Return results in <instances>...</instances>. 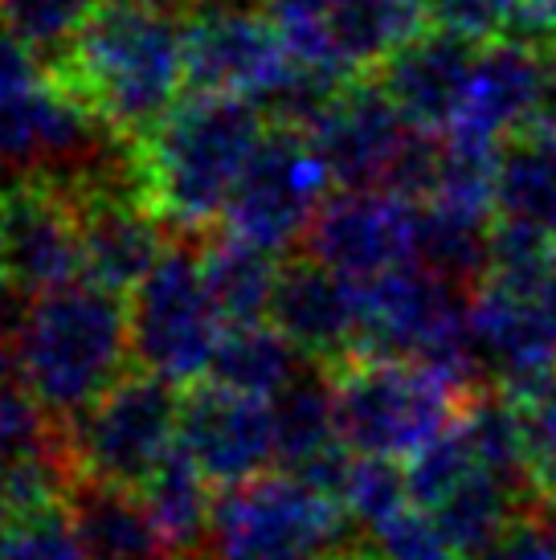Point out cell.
<instances>
[{
    "instance_id": "1",
    "label": "cell",
    "mask_w": 556,
    "mask_h": 560,
    "mask_svg": "<svg viewBox=\"0 0 556 560\" xmlns=\"http://www.w3.org/2000/svg\"><path fill=\"white\" fill-rule=\"evenodd\" d=\"M49 79L78 94L127 143H143L188 91L185 16L107 0Z\"/></svg>"
},
{
    "instance_id": "2",
    "label": "cell",
    "mask_w": 556,
    "mask_h": 560,
    "mask_svg": "<svg viewBox=\"0 0 556 560\" xmlns=\"http://www.w3.org/2000/svg\"><path fill=\"white\" fill-rule=\"evenodd\" d=\"M266 115L242 94L188 91L139 143L143 192L172 234L205 237L225 218L233 185L266 136Z\"/></svg>"
},
{
    "instance_id": "3",
    "label": "cell",
    "mask_w": 556,
    "mask_h": 560,
    "mask_svg": "<svg viewBox=\"0 0 556 560\" xmlns=\"http://www.w3.org/2000/svg\"><path fill=\"white\" fill-rule=\"evenodd\" d=\"M131 303L91 279L33 295L21 331V385L58 421L82 413L127 376Z\"/></svg>"
},
{
    "instance_id": "4",
    "label": "cell",
    "mask_w": 556,
    "mask_h": 560,
    "mask_svg": "<svg viewBox=\"0 0 556 560\" xmlns=\"http://www.w3.org/2000/svg\"><path fill=\"white\" fill-rule=\"evenodd\" d=\"M348 548V512L294 470H263L213 499L209 560H332Z\"/></svg>"
},
{
    "instance_id": "5",
    "label": "cell",
    "mask_w": 556,
    "mask_h": 560,
    "mask_svg": "<svg viewBox=\"0 0 556 560\" xmlns=\"http://www.w3.org/2000/svg\"><path fill=\"white\" fill-rule=\"evenodd\" d=\"M327 373L344 446L397 463L447 434L471 397L414 360H348Z\"/></svg>"
},
{
    "instance_id": "6",
    "label": "cell",
    "mask_w": 556,
    "mask_h": 560,
    "mask_svg": "<svg viewBox=\"0 0 556 560\" xmlns=\"http://www.w3.org/2000/svg\"><path fill=\"white\" fill-rule=\"evenodd\" d=\"M131 352L143 373L176 389L201 385L213 369L225 319L205 282L201 249L193 237L176 234L152 275L131 291Z\"/></svg>"
},
{
    "instance_id": "7",
    "label": "cell",
    "mask_w": 556,
    "mask_h": 560,
    "mask_svg": "<svg viewBox=\"0 0 556 560\" xmlns=\"http://www.w3.org/2000/svg\"><path fill=\"white\" fill-rule=\"evenodd\" d=\"M181 438V389L152 373H127L94 405L66 418L74 482L139 491Z\"/></svg>"
},
{
    "instance_id": "8",
    "label": "cell",
    "mask_w": 556,
    "mask_h": 560,
    "mask_svg": "<svg viewBox=\"0 0 556 560\" xmlns=\"http://www.w3.org/2000/svg\"><path fill=\"white\" fill-rule=\"evenodd\" d=\"M336 185L308 131L270 124L225 205V230L250 246L287 254L303 246L311 221Z\"/></svg>"
},
{
    "instance_id": "9",
    "label": "cell",
    "mask_w": 556,
    "mask_h": 560,
    "mask_svg": "<svg viewBox=\"0 0 556 560\" xmlns=\"http://www.w3.org/2000/svg\"><path fill=\"white\" fill-rule=\"evenodd\" d=\"M544 115H556L553 49L528 37H495L475 54L463 107L447 136L503 148Z\"/></svg>"
},
{
    "instance_id": "10",
    "label": "cell",
    "mask_w": 556,
    "mask_h": 560,
    "mask_svg": "<svg viewBox=\"0 0 556 560\" xmlns=\"http://www.w3.org/2000/svg\"><path fill=\"white\" fill-rule=\"evenodd\" d=\"M0 275L30 295L82 279L78 209L62 185L16 176L0 188Z\"/></svg>"
},
{
    "instance_id": "11",
    "label": "cell",
    "mask_w": 556,
    "mask_h": 560,
    "mask_svg": "<svg viewBox=\"0 0 556 560\" xmlns=\"http://www.w3.org/2000/svg\"><path fill=\"white\" fill-rule=\"evenodd\" d=\"M417 225V201H405L389 188H340L311 221L303 254L348 275L352 282H369L393 266L414 262Z\"/></svg>"
},
{
    "instance_id": "12",
    "label": "cell",
    "mask_w": 556,
    "mask_h": 560,
    "mask_svg": "<svg viewBox=\"0 0 556 560\" xmlns=\"http://www.w3.org/2000/svg\"><path fill=\"white\" fill-rule=\"evenodd\" d=\"M82 234V279L131 295L172 246L169 221L148 201L139 180L70 188Z\"/></svg>"
},
{
    "instance_id": "13",
    "label": "cell",
    "mask_w": 556,
    "mask_h": 560,
    "mask_svg": "<svg viewBox=\"0 0 556 560\" xmlns=\"http://www.w3.org/2000/svg\"><path fill=\"white\" fill-rule=\"evenodd\" d=\"M291 49L278 25L258 9H221L185 16L188 91L242 94L254 107L291 70Z\"/></svg>"
},
{
    "instance_id": "14",
    "label": "cell",
    "mask_w": 556,
    "mask_h": 560,
    "mask_svg": "<svg viewBox=\"0 0 556 560\" xmlns=\"http://www.w3.org/2000/svg\"><path fill=\"white\" fill-rule=\"evenodd\" d=\"M197 467L221 487L246 482L278 463L275 418L266 397L233 393L217 381L181 389V438Z\"/></svg>"
},
{
    "instance_id": "15",
    "label": "cell",
    "mask_w": 556,
    "mask_h": 560,
    "mask_svg": "<svg viewBox=\"0 0 556 560\" xmlns=\"http://www.w3.org/2000/svg\"><path fill=\"white\" fill-rule=\"evenodd\" d=\"M270 324L299 348V357L320 369H340L360 336V282L324 266L320 258H291L278 266Z\"/></svg>"
},
{
    "instance_id": "16",
    "label": "cell",
    "mask_w": 556,
    "mask_h": 560,
    "mask_svg": "<svg viewBox=\"0 0 556 560\" xmlns=\"http://www.w3.org/2000/svg\"><path fill=\"white\" fill-rule=\"evenodd\" d=\"M308 136L340 188H381L409 136V124L393 107L381 79L369 74L348 82Z\"/></svg>"
},
{
    "instance_id": "17",
    "label": "cell",
    "mask_w": 556,
    "mask_h": 560,
    "mask_svg": "<svg viewBox=\"0 0 556 560\" xmlns=\"http://www.w3.org/2000/svg\"><path fill=\"white\" fill-rule=\"evenodd\" d=\"M475 54H479V42L442 25H426L377 70V79L409 127L450 131L463 107Z\"/></svg>"
},
{
    "instance_id": "18",
    "label": "cell",
    "mask_w": 556,
    "mask_h": 560,
    "mask_svg": "<svg viewBox=\"0 0 556 560\" xmlns=\"http://www.w3.org/2000/svg\"><path fill=\"white\" fill-rule=\"evenodd\" d=\"M209 475L197 467V458L176 442L164 463L143 479L139 499L152 515L155 532L172 560H201L209 548V528H213V499L209 495Z\"/></svg>"
},
{
    "instance_id": "19",
    "label": "cell",
    "mask_w": 556,
    "mask_h": 560,
    "mask_svg": "<svg viewBox=\"0 0 556 560\" xmlns=\"http://www.w3.org/2000/svg\"><path fill=\"white\" fill-rule=\"evenodd\" d=\"M66 508L91 560H172L139 491L78 479Z\"/></svg>"
},
{
    "instance_id": "20",
    "label": "cell",
    "mask_w": 556,
    "mask_h": 560,
    "mask_svg": "<svg viewBox=\"0 0 556 560\" xmlns=\"http://www.w3.org/2000/svg\"><path fill=\"white\" fill-rule=\"evenodd\" d=\"M270 418H275L278 463L287 470H303L311 458L340 446L332 373L303 360V369L270 397Z\"/></svg>"
},
{
    "instance_id": "21",
    "label": "cell",
    "mask_w": 556,
    "mask_h": 560,
    "mask_svg": "<svg viewBox=\"0 0 556 560\" xmlns=\"http://www.w3.org/2000/svg\"><path fill=\"white\" fill-rule=\"evenodd\" d=\"M499 218H516L556 237V115L499 148Z\"/></svg>"
},
{
    "instance_id": "22",
    "label": "cell",
    "mask_w": 556,
    "mask_h": 560,
    "mask_svg": "<svg viewBox=\"0 0 556 560\" xmlns=\"http://www.w3.org/2000/svg\"><path fill=\"white\" fill-rule=\"evenodd\" d=\"M528 508H532V499L524 491H516L511 482L495 479L487 470H475L438 508H430V515L454 557L483 560Z\"/></svg>"
},
{
    "instance_id": "23",
    "label": "cell",
    "mask_w": 556,
    "mask_h": 560,
    "mask_svg": "<svg viewBox=\"0 0 556 560\" xmlns=\"http://www.w3.org/2000/svg\"><path fill=\"white\" fill-rule=\"evenodd\" d=\"M278 254L258 249L225 234H205L201 242V266L209 295H213L217 312L225 324H254L270 315V299H275L278 282Z\"/></svg>"
},
{
    "instance_id": "24",
    "label": "cell",
    "mask_w": 556,
    "mask_h": 560,
    "mask_svg": "<svg viewBox=\"0 0 556 560\" xmlns=\"http://www.w3.org/2000/svg\"><path fill=\"white\" fill-rule=\"evenodd\" d=\"M299 348H294L270 319H254V324H225L221 343L213 352V369L205 381H217L233 393L246 397H275L287 381H291L303 364H299Z\"/></svg>"
},
{
    "instance_id": "25",
    "label": "cell",
    "mask_w": 556,
    "mask_h": 560,
    "mask_svg": "<svg viewBox=\"0 0 556 560\" xmlns=\"http://www.w3.org/2000/svg\"><path fill=\"white\" fill-rule=\"evenodd\" d=\"M414 262L442 275L459 291L479 287L491 275V218L459 213L447 205H421Z\"/></svg>"
},
{
    "instance_id": "26",
    "label": "cell",
    "mask_w": 556,
    "mask_h": 560,
    "mask_svg": "<svg viewBox=\"0 0 556 560\" xmlns=\"http://www.w3.org/2000/svg\"><path fill=\"white\" fill-rule=\"evenodd\" d=\"M103 4L107 0H0V21L37 49L42 62L58 66Z\"/></svg>"
},
{
    "instance_id": "27",
    "label": "cell",
    "mask_w": 556,
    "mask_h": 560,
    "mask_svg": "<svg viewBox=\"0 0 556 560\" xmlns=\"http://www.w3.org/2000/svg\"><path fill=\"white\" fill-rule=\"evenodd\" d=\"M340 503L348 520L372 536L381 524H389L393 515H402L414 503L405 467L397 458H372V454L352 451V467H348V479H344Z\"/></svg>"
},
{
    "instance_id": "28",
    "label": "cell",
    "mask_w": 556,
    "mask_h": 560,
    "mask_svg": "<svg viewBox=\"0 0 556 560\" xmlns=\"http://www.w3.org/2000/svg\"><path fill=\"white\" fill-rule=\"evenodd\" d=\"M520 409L524 438V475L532 491V508L556 515V376L536 385L524 397H511Z\"/></svg>"
},
{
    "instance_id": "29",
    "label": "cell",
    "mask_w": 556,
    "mask_h": 560,
    "mask_svg": "<svg viewBox=\"0 0 556 560\" xmlns=\"http://www.w3.org/2000/svg\"><path fill=\"white\" fill-rule=\"evenodd\" d=\"M0 557L4 560H91L66 503L25 515H0Z\"/></svg>"
},
{
    "instance_id": "30",
    "label": "cell",
    "mask_w": 556,
    "mask_h": 560,
    "mask_svg": "<svg viewBox=\"0 0 556 560\" xmlns=\"http://www.w3.org/2000/svg\"><path fill=\"white\" fill-rule=\"evenodd\" d=\"M475 458H471V446H466L459 421L450 425L447 434H438L433 442H426L417 454L405 458V479H409V495H414L417 508H438L442 499L475 475Z\"/></svg>"
},
{
    "instance_id": "31",
    "label": "cell",
    "mask_w": 556,
    "mask_h": 560,
    "mask_svg": "<svg viewBox=\"0 0 556 560\" xmlns=\"http://www.w3.org/2000/svg\"><path fill=\"white\" fill-rule=\"evenodd\" d=\"M49 82V66L42 62V54L25 46L4 21H0V110L25 103L30 94H37Z\"/></svg>"
},
{
    "instance_id": "32",
    "label": "cell",
    "mask_w": 556,
    "mask_h": 560,
    "mask_svg": "<svg viewBox=\"0 0 556 560\" xmlns=\"http://www.w3.org/2000/svg\"><path fill=\"white\" fill-rule=\"evenodd\" d=\"M483 560H556V515L528 508Z\"/></svg>"
},
{
    "instance_id": "33",
    "label": "cell",
    "mask_w": 556,
    "mask_h": 560,
    "mask_svg": "<svg viewBox=\"0 0 556 560\" xmlns=\"http://www.w3.org/2000/svg\"><path fill=\"white\" fill-rule=\"evenodd\" d=\"M336 9V0H263V13L275 21L282 33L311 30Z\"/></svg>"
},
{
    "instance_id": "34",
    "label": "cell",
    "mask_w": 556,
    "mask_h": 560,
    "mask_svg": "<svg viewBox=\"0 0 556 560\" xmlns=\"http://www.w3.org/2000/svg\"><path fill=\"white\" fill-rule=\"evenodd\" d=\"M16 458H21V451H16V438H13V430L4 425V418H0V491H4L9 470H13Z\"/></svg>"
},
{
    "instance_id": "35",
    "label": "cell",
    "mask_w": 556,
    "mask_h": 560,
    "mask_svg": "<svg viewBox=\"0 0 556 560\" xmlns=\"http://www.w3.org/2000/svg\"><path fill=\"white\" fill-rule=\"evenodd\" d=\"M263 0H193V13H221V9H258Z\"/></svg>"
},
{
    "instance_id": "36",
    "label": "cell",
    "mask_w": 556,
    "mask_h": 560,
    "mask_svg": "<svg viewBox=\"0 0 556 560\" xmlns=\"http://www.w3.org/2000/svg\"><path fill=\"white\" fill-rule=\"evenodd\" d=\"M131 4H143V9L172 13V16H193V0H131Z\"/></svg>"
},
{
    "instance_id": "37",
    "label": "cell",
    "mask_w": 556,
    "mask_h": 560,
    "mask_svg": "<svg viewBox=\"0 0 556 560\" xmlns=\"http://www.w3.org/2000/svg\"><path fill=\"white\" fill-rule=\"evenodd\" d=\"M332 560H381V552L377 548H340Z\"/></svg>"
},
{
    "instance_id": "38",
    "label": "cell",
    "mask_w": 556,
    "mask_h": 560,
    "mask_svg": "<svg viewBox=\"0 0 556 560\" xmlns=\"http://www.w3.org/2000/svg\"><path fill=\"white\" fill-rule=\"evenodd\" d=\"M548 49H553V58H556V21H553V33H548Z\"/></svg>"
},
{
    "instance_id": "39",
    "label": "cell",
    "mask_w": 556,
    "mask_h": 560,
    "mask_svg": "<svg viewBox=\"0 0 556 560\" xmlns=\"http://www.w3.org/2000/svg\"><path fill=\"white\" fill-rule=\"evenodd\" d=\"M544 9H548V13H553V21H556V0H541Z\"/></svg>"
},
{
    "instance_id": "40",
    "label": "cell",
    "mask_w": 556,
    "mask_h": 560,
    "mask_svg": "<svg viewBox=\"0 0 556 560\" xmlns=\"http://www.w3.org/2000/svg\"><path fill=\"white\" fill-rule=\"evenodd\" d=\"M417 4H426V9H430V0H417Z\"/></svg>"
}]
</instances>
